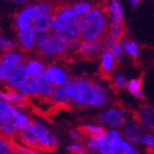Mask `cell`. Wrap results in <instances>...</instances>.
I'll return each instance as SVG.
<instances>
[{"label":"cell","instance_id":"1","mask_svg":"<svg viewBox=\"0 0 154 154\" xmlns=\"http://www.w3.org/2000/svg\"><path fill=\"white\" fill-rule=\"evenodd\" d=\"M108 16L94 5L88 12L80 19V38L84 42H103L107 45L109 38Z\"/></svg>","mask_w":154,"mask_h":154},{"label":"cell","instance_id":"2","mask_svg":"<svg viewBox=\"0 0 154 154\" xmlns=\"http://www.w3.org/2000/svg\"><path fill=\"white\" fill-rule=\"evenodd\" d=\"M38 52L43 56L58 55L65 57L67 53V40L62 33H54L38 48Z\"/></svg>","mask_w":154,"mask_h":154},{"label":"cell","instance_id":"3","mask_svg":"<svg viewBox=\"0 0 154 154\" xmlns=\"http://www.w3.org/2000/svg\"><path fill=\"white\" fill-rule=\"evenodd\" d=\"M73 83L76 87L77 91V100L76 103L79 106L88 107L95 105V88L94 84L95 82L86 78H73Z\"/></svg>","mask_w":154,"mask_h":154},{"label":"cell","instance_id":"4","mask_svg":"<svg viewBox=\"0 0 154 154\" xmlns=\"http://www.w3.org/2000/svg\"><path fill=\"white\" fill-rule=\"evenodd\" d=\"M32 129L40 146V153H52L57 149L56 139L48 130L34 121H32Z\"/></svg>","mask_w":154,"mask_h":154},{"label":"cell","instance_id":"5","mask_svg":"<svg viewBox=\"0 0 154 154\" xmlns=\"http://www.w3.org/2000/svg\"><path fill=\"white\" fill-rule=\"evenodd\" d=\"M21 63V56L16 53L0 55V82H7Z\"/></svg>","mask_w":154,"mask_h":154},{"label":"cell","instance_id":"6","mask_svg":"<svg viewBox=\"0 0 154 154\" xmlns=\"http://www.w3.org/2000/svg\"><path fill=\"white\" fill-rule=\"evenodd\" d=\"M130 113L139 125L153 129V107L151 105L144 103L139 110H130Z\"/></svg>","mask_w":154,"mask_h":154},{"label":"cell","instance_id":"7","mask_svg":"<svg viewBox=\"0 0 154 154\" xmlns=\"http://www.w3.org/2000/svg\"><path fill=\"white\" fill-rule=\"evenodd\" d=\"M16 31L18 33V38L21 43L23 50H30L32 48L33 41H34V29L32 26V22L14 26Z\"/></svg>","mask_w":154,"mask_h":154},{"label":"cell","instance_id":"8","mask_svg":"<svg viewBox=\"0 0 154 154\" xmlns=\"http://www.w3.org/2000/svg\"><path fill=\"white\" fill-rule=\"evenodd\" d=\"M117 66V62L113 60L112 54L109 51H106L103 54L101 57V63H100V67L98 71V76L103 80L106 82H111L112 80V75L111 71Z\"/></svg>","mask_w":154,"mask_h":154},{"label":"cell","instance_id":"9","mask_svg":"<svg viewBox=\"0 0 154 154\" xmlns=\"http://www.w3.org/2000/svg\"><path fill=\"white\" fill-rule=\"evenodd\" d=\"M76 130L80 137L91 139L93 141L101 138V137H106L107 134V131L105 129L95 127V125H78Z\"/></svg>","mask_w":154,"mask_h":154},{"label":"cell","instance_id":"10","mask_svg":"<svg viewBox=\"0 0 154 154\" xmlns=\"http://www.w3.org/2000/svg\"><path fill=\"white\" fill-rule=\"evenodd\" d=\"M99 118L101 122L112 125V127H119V125H122L125 122V116L122 115L121 111H119L117 109H111L110 111L101 113Z\"/></svg>","mask_w":154,"mask_h":154},{"label":"cell","instance_id":"11","mask_svg":"<svg viewBox=\"0 0 154 154\" xmlns=\"http://www.w3.org/2000/svg\"><path fill=\"white\" fill-rule=\"evenodd\" d=\"M43 77L51 84L54 83L55 85H58V86L66 83V74L62 69L55 67V66H50L44 72Z\"/></svg>","mask_w":154,"mask_h":154},{"label":"cell","instance_id":"12","mask_svg":"<svg viewBox=\"0 0 154 154\" xmlns=\"http://www.w3.org/2000/svg\"><path fill=\"white\" fill-rule=\"evenodd\" d=\"M29 78V75L26 73V66L24 65H19L18 67L16 68V71L13 72L11 76L9 77L8 79V84L9 86L8 87H19L21 86L26 79Z\"/></svg>","mask_w":154,"mask_h":154},{"label":"cell","instance_id":"13","mask_svg":"<svg viewBox=\"0 0 154 154\" xmlns=\"http://www.w3.org/2000/svg\"><path fill=\"white\" fill-rule=\"evenodd\" d=\"M125 137L128 139L129 141L133 142V143H140L142 142V140L144 139L145 132L142 130L141 128H139L137 125H128L125 127V129L123 130Z\"/></svg>","mask_w":154,"mask_h":154},{"label":"cell","instance_id":"14","mask_svg":"<svg viewBox=\"0 0 154 154\" xmlns=\"http://www.w3.org/2000/svg\"><path fill=\"white\" fill-rule=\"evenodd\" d=\"M36 83V94L35 95H40L42 97H51L53 90H54V85L51 84L50 82L45 79L44 77H38L35 78Z\"/></svg>","mask_w":154,"mask_h":154},{"label":"cell","instance_id":"15","mask_svg":"<svg viewBox=\"0 0 154 154\" xmlns=\"http://www.w3.org/2000/svg\"><path fill=\"white\" fill-rule=\"evenodd\" d=\"M143 78H144V73H142L138 78L131 79L128 84V90L132 95H134L137 98L144 99V96L142 94V85H143Z\"/></svg>","mask_w":154,"mask_h":154},{"label":"cell","instance_id":"16","mask_svg":"<svg viewBox=\"0 0 154 154\" xmlns=\"http://www.w3.org/2000/svg\"><path fill=\"white\" fill-rule=\"evenodd\" d=\"M32 26L36 30V32H48L51 29V17L42 16L33 18Z\"/></svg>","mask_w":154,"mask_h":154},{"label":"cell","instance_id":"17","mask_svg":"<svg viewBox=\"0 0 154 154\" xmlns=\"http://www.w3.org/2000/svg\"><path fill=\"white\" fill-rule=\"evenodd\" d=\"M26 69L31 78H38L44 75V66L38 61H29L26 63Z\"/></svg>","mask_w":154,"mask_h":154},{"label":"cell","instance_id":"18","mask_svg":"<svg viewBox=\"0 0 154 154\" xmlns=\"http://www.w3.org/2000/svg\"><path fill=\"white\" fill-rule=\"evenodd\" d=\"M109 10H110V22L123 23L122 11L118 1H112V2L110 3Z\"/></svg>","mask_w":154,"mask_h":154},{"label":"cell","instance_id":"19","mask_svg":"<svg viewBox=\"0 0 154 154\" xmlns=\"http://www.w3.org/2000/svg\"><path fill=\"white\" fill-rule=\"evenodd\" d=\"M20 93L23 94V96H31L36 94V83L35 78H28L24 83L19 86Z\"/></svg>","mask_w":154,"mask_h":154},{"label":"cell","instance_id":"20","mask_svg":"<svg viewBox=\"0 0 154 154\" xmlns=\"http://www.w3.org/2000/svg\"><path fill=\"white\" fill-rule=\"evenodd\" d=\"M94 88H95V97H96L95 105L103 106L107 103V100H108V97H107V94L105 91V89H103V87L100 84L95 83L94 84Z\"/></svg>","mask_w":154,"mask_h":154},{"label":"cell","instance_id":"21","mask_svg":"<svg viewBox=\"0 0 154 154\" xmlns=\"http://www.w3.org/2000/svg\"><path fill=\"white\" fill-rule=\"evenodd\" d=\"M51 97H52L51 100H53L54 103H68V101H69V98H68L67 94H66V91H65L64 87H57V88H54Z\"/></svg>","mask_w":154,"mask_h":154},{"label":"cell","instance_id":"22","mask_svg":"<svg viewBox=\"0 0 154 154\" xmlns=\"http://www.w3.org/2000/svg\"><path fill=\"white\" fill-rule=\"evenodd\" d=\"M7 144H8V148H9L10 154H40L34 151H31L29 149L24 148L21 144L17 143V141H14V140L9 141Z\"/></svg>","mask_w":154,"mask_h":154},{"label":"cell","instance_id":"23","mask_svg":"<svg viewBox=\"0 0 154 154\" xmlns=\"http://www.w3.org/2000/svg\"><path fill=\"white\" fill-rule=\"evenodd\" d=\"M125 51L131 55V57L134 60V61H133V64H134L137 67H139L140 62L138 61L139 54H138V46H137V44H135L134 42H128V43L125 44Z\"/></svg>","mask_w":154,"mask_h":154},{"label":"cell","instance_id":"24","mask_svg":"<svg viewBox=\"0 0 154 154\" xmlns=\"http://www.w3.org/2000/svg\"><path fill=\"white\" fill-rule=\"evenodd\" d=\"M48 36H50V33L48 32H36L34 34V41H33V43L35 44V48H40L48 40Z\"/></svg>","mask_w":154,"mask_h":154},{"label":"cell","instance_id":"25","mask_svg":"<svg viewBox=\"0 0 154 154\" xmlns=\"http://www.w3.org/2000/svg\"><path fill=\"white\" fill-rule=\"evenodd\" d=\"M11 108L9 105H7L6 103H2L0 101V123L2 121H5L10 115V111H11Z\"/></svg>","mask_w":154,"mask_h":154},{"label":"cell","instance_id":"26","mask_svg":"<svg viewBox=\"0 0 154 154\" xmlns=\"http://www.w3.org/2000/svg\"><path fill=\"white\" fill-rule=\"evenodd\" d=\"M89 9H90V6L88 3H85V2H79L73 7V11H74V13L76 16H78V14H85V13L88 12Z\"/></svg>","mask_w":154,"mask_h":154},{"label":"cell","instance_id":"27","mask_svg":"<svg viewBox=\"0 0 154 154\" xmlns=\"http://www.w3.org/2000/svg\"><path fill=\"white\" fill-rule=\"evenodd\" d=\"M16 48H17V44L14 42L8 41L7 38H0V48H1L2 51L10 52V51H12V50H14Z\"/></svg>","mask_w":154,"mask_h":154},{"label":"cell","instance_id":"28","mask_svg":"<svg viewBox=\"0 0 154 154\" xmlns=\"http://www.w3.org/2000/svg\"><path fill=\"white\" fill-rule=\"evenodd\" d=\"M127 86V83H125V79L122 74H118L116 76V83L115 86H111L113 90H118V89H123Z\"/></svg>","mask_w":154,"mask_h":154},{"label":"cell","instance_id":"29","mask_svg":"<svg viewBox=\"0 0 154 154\" xmlns=\"http://www.w3.org/2000/svg\"><path fill=\"white\" fill-rule=\"evenodd\" d=\"M67 150H68V152H71V153H87V152H88V150H86L83 145H80V144L68 145Z\"/></svg>","mask_w":154,"mask_h":154},{"label":"cell","instance_id":"30","mask_svg":"<svg viewBox=\"0 0 154 154\" xmlns=\"http://www.w3.org/2000/svg\"><path fill=\"white\" fill-rule=\"evenodd\" d=\"M0 154H10L8 144H7V142L2 139L1 133H0Z\"/></svg>","mask_w":154,"mask_h":154},{"label":"cell","instance_id":"31","mask_svg":"<svg viewBox=\"0 0 154 154\" xmlns=\"http://www.w3.org/2000/svg\"><path fill=\"white\" fill-rule=\"evenodd\" d=\"M142 142H144V144L148 145V148H153V138L151 135H145Z\"/></svg>","mask_w":154,"mask_h":154},{"label":"cell","instance_id":"32","mask_svg":"<svg viewBox=\"0 0 154 154\" xmlns=\"http://www.w3.org/2000/svg\"><path fill=\"white\" fill-rule=\"evenodd\" d=\"M88 154H106V153H103V151H100V150H97V151H95V152H88Z\"/></svg>","mask_w":154,"mask_h":154},{"label":"cell","instance_id":"33","mask_svg":"<svg viewBox=\"0 0 154 154\" xmlns=\"http://www.w3.org/2000/svg\"><path fill=\"white\" fill-rule=\"evenodd\" d=\"M153 148H146V153L148 154H153Z\"/></svg>","mask_w":154,"mask_h":154},{"label":"cell","instance_id":"34","mask_svg":"<svg viewBox=\"0 0 154 154\" xmlns=\"http://www.w3.org/2000/svg\"><path fill=\"white\" fill-rule=\"evenodd\" d=\"M130 3L132 5V7H135V6H137V5L139 3V1H131Z\"/></svg>","mask_w":154,"mask_h":154},{"label":"cell","instance_id":"35","mask_svg":"<svg viewBox=\"0 0 154 154\" xmlns=\"http://www.w3.org/2000/svg\"><path fill=\"white\" fill-rule=\"evenodd\" d=\"M125 154H137V153H135V152H133V151H132V150H131V151H128V152H125Z\"/></svg>","mask_w":154,"mask_h":154},{"label":"cell","instance_id":"36","mask_svg":"<svg viewBox=\"0 0 154 154\" xmlns=\"http://www.w3.org/2000/svg\"><path fill=\"white\" fill-rule=\"evenodd\" d=\"M71 154H88V152L87 153H71Z\"/></svg>","mask_w":154,"mask_h":154}]
</instances>
